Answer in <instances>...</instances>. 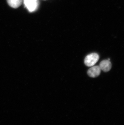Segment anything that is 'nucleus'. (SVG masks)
<instances>
[{"label":"nucleus","mask_w":124,"mask_h":125,"mask_svg":"<svg viewBox=\"0 0 124 125\" xmlns=\"http://www.w3.org/2000/svg\"><path fill=\"white\" fill-rule=\"evenodd\" d=\"M99 59V56L96 53H92L86 56L84 60L86 66L91 67L97 62Z\"/></svg>","instance_id":"1"},{"label":"nucleus","mask_w":124,"mask_h":125,"mask_svg":"<svg viewBox=\"0 0 124 125\" xmlns=\"http://www.w3.org/2000/svg\"><path fill=\"white\" fill-rule=\"evenodd\" d=\"M24 3L26 7L30 12L35 11L38 6L37 0H24Z\"/></svg>","instance_id":"2"},{"label":"nucleus","mask_w":124,"mask_h":125,"mask_svg":"<svg viewBox=\"0 0 124 125\" xmlns=\"http://www.w3.org/2000/svg\"><path fill=\"white\" fill-rule=\"evenodd\" d=\"M101 71V69L99 66H93L88 70V74L89 77L95 78L99 75Z\"/></svg>","instance_id":"3"},{"label":"nucleus","mask_w":124,"mask_h":125,"mask_svg":"<svg viewBox=\"0 0 124 125\" xmlns=\"http://www.w3.org/2000/svg\"><path fill=\"white\" fill-rule=\"evenodd\" d=\"M99 67L102 71L105 72H107L111 69V63L110 60H103L99 64Z\"/></svg>","instance_id":"4"},{"label":"nucleus","mask_w":124,"mask_h":125,"mask_svg":"<svg viewBox=\"0 0 124 125\" xmlns=\"http://www.w3.org/2000/svg\"><path fill=\"white\" fill-rule=\"evenodd\" d=\"M7 1L9 5L13 8L19 7L22 2V0H7Z\"/></svg>","instance_id":"5"}]
</instances>
